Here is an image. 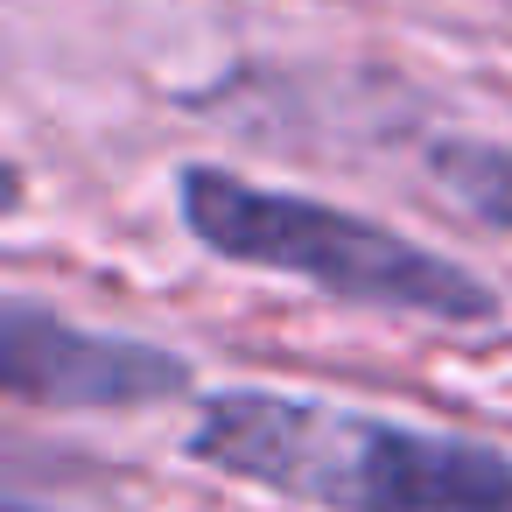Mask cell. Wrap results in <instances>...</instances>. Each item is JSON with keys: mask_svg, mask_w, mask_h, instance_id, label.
<instances>
[{"mask_svg": "<svg viewBox=\"0 0 512 512\" xmlns=\"http://www.w3.org/2000/svg\"><path fill=\"white\" fill-rule=\"evenodd\" d=\"M183 449L316 512H512V456L309 393H211Z\"/></svg>", "mask_w": 512, "mask_h": 512, "instance_id": "obj_1", "label": "cell"}, {"mask_svg": "<svg viewBox=\"0 0 512 512\" xmlns=\"http://www.w3.org/2000/svg\"><path fill=\"white\" fill-rule=\"evenodd\" d=\"M176 211L183 232L232 260V267H260V274H288L323 288L330 302L351 309H379V316H421V323H498V288L484 274H470L463 260L302 190H274L253 183L239 169L218 162H190L176 176Z\"/></svg>", "mask_w": 512, "mask_h": 512, "instance_id": "obj_2", "label": "cell"}, {"mask_svg": "<svg viewBox=\"0 0 512 512\" xmlns=\"http://www.w3.org/2000/svg\"><path fill=\"white\" fill-rule=\"evenodd\" d=\"M0 386L22 407H71V414H120L190 393V358L148 337L85 330L29 295L0 309Z\"/></svg>", "mask_w": 512, "mask_h": 512, "instance_id": "obj_3", "label": "cell"}, {"mask_svg": "<svg viewBox=\"0 0 512 512\" xmlns=\"http://www.w3.org/2000/svg\"><path fill=\"white\" fill-rule=\"evenodd\" d=\"M428 169L470 218L512 232V141H435Z\"/></svg>", "mask_w": 512, "mask_h": 512, "instance_id": "obj_4", "label": "cell"}, {"mask_svg": "<svg viewBox=\"0 0 512 512\" xmlns=\"http://www.w3.org/2000/svg\"><path fill=\"white\" fill-rule=\"evenodd\" d=\"M8 512H36V505H22V498H15V505H8Z\"/></svg>", "mask_w": 512, "mask_h": 512, "instance_id": "obj_5", "label": "cell"}]
</instances>
